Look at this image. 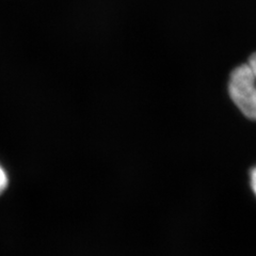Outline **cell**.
<instances>
[{"label":"cell","mask_w":256,"mask_h":256,"mask_svg":"<svg viewBox=\"0 0 256 256\" xmlns=\"http://www.w3.org/2000/svg\"><path fill=\"white\" fill-rule=\"evenodd\" d=\"M228 93L242 114L256 121V52L232 72Z\"/></svg>","instance_id":"obj_1"},{"label":"cell","mask_w":256,"mask_h":256,"mask_svg":"<svg viewBox=\"0 0 256 256\" xmlns=\"http://www.w3.org/2000/svg\"><path fill=\"white\" fill-rule=\"evenodd\" d=\"M9 184V178H8V174L6 170L0 164V196H2Z\"/></svg>","instance_id":"obj_2"},{"label":"cell","mask_w":256,"mask_h":256,"mask_svg":"<svg viewBox=\"0 0 256 256\" xmlns=\"http://www.w3.org/2000/svg\"><path fill=\"white\" fill-rule=\"evenodd\" d=\"M250 178H251V187H252V190L256 196V166L254 168V169L251 170V173H250Z\"/></svg>","instance_id":"obj_3"}]
</instances>
